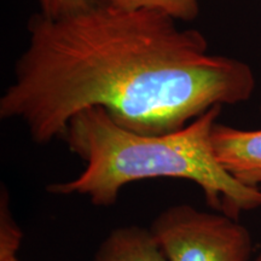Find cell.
Instances as JSON below:
<instances>
[{
  "label": "cell",
  "mask_w": 261,
  "mask_h": 261,
  "mask_svg": "<svg viewBox=\"0 0 261 261\" xmlns=\"http://www.w3.org/2000/svg\"><path fill=\"white\" fill-rule=\"evenodd\" d=\"M94 261H169L151 231L139 226L113 230L97 249Z\"/></svg>",
  "instance_id": "5"
},
{
  "label": "cell",
  "mask_w": 261,
  "mask_h": 261,
  "mask_svg": "<svg viewBox=\"0 0 261 261\" xmlns=\"http://www.w3.org/2000/svg\"><path fill=\"white\" fill-rule=\"evenodd\" d=\"M39 12L48 17H61L90 8L96 0H33Z\"/></svg>",
  "instance_id": "8"
},
{
  "label": "cell",
  "mask_w": 261,
  "mask_h": 261,
  "mask_svg": "<svg viewBox=\"0 0 261 261\" xmlns=\"http://www.w3.org/2000/svg\"><path fill=\"white\" fill-rule=\"evenodd\" d=\"M27 28L0 117L23 122L38 144L62 137L87 108H104L132 132L166 135L213 107L247 102L255 89L247 63L210 54L201 32L154 10L96 0L61 17L38 12Z\"/></svg>",
  "instance_id": "1"
},
{
  "label": "cell",
  "mask_w": 261,
  "mask_h": 261,
  "mask_svg": "<svg viewBox=\"0 0 261 261\" xmlns=\"http://www.w3.org/2000/svg\"><path fill=\"white\" fill-rule=\"evenodd\" d=\"M223 107H213L182 128L166 135H140L114 121L104 108L81 110L61 138L86 168L73 180L51 182L52 195H81L109 207L129 182L151 178L185 179L202 189L218 213L238 219L261 207V189L248 187L225 169L214 152L212 130Z\"/></svg>",
  "instance_id": "2"
},
{
  "label": "cell",
  "mask_w": 261,
  "mask_h": 261,
  "mask_svg": "<svg viewBox=\"0 0 261 261\" xmlns=\"http://www.w3.org/2000/svg\"><path fill=\"white\" fill-rule=\"evenodd\" d=\"M256 261H261V254H260V256L257 257V260H256Z\"/></svg>",
  "instance_id": "9"
},
{
  "label": "cell",
  "mask_w": 261,
  "mask_h": 261,
  "mask_svg": "<svg viewBox=\"0 0 261 261\" xmlns=\"http://www.w3.org/2000/svg\"><path fill=\"white\" fill-rule=\"evenodd\" d=\"M214 152L221 166L244 185L261 184V129H241L217 122L212 130Z\"/></svg>",
  "instance_id": "4"
},
{
  "label": "cell",
  "mask_w": 261,
  "mask_h": 261,
  "mask_svg": "<svg viewBox=\"0 0 261 261\" xmlns=\"http://www.w3.org/2000/svg\"><path fill=\"white\" fill-rule=\"evenodd\" d=\"M122 9L154 10L175 21H194L200 14V0H103Z\"/></svg>",
  "instance_id": "6"
},
{
  "label": "cell",
  "mask_w": 261,
  "mask_h": 261,
  "mask_svg": "<svg viewBox=\"0 0 261 261\" xmlns=\"http://www.w3.org/2000/svg\"><path fill=\"white\" fill-rule=\"evenodd\" d=\"M154 234L169 261H249L252 236L238 219L175 204L152 221Z\"/></svg>",
  "instance_id": "3"
},
{
  "label": "cell",
  "mask_w": 261,
  "mask_h": 261,
  "mask_svg": "<svg viewBox=\"0 0 261 261\" xmlns=\"http://www.w3.org/2000/svg\"><path fill=\"white\" fill-rule=\"evenodd\" d=\"M260 112H261V104H260Z\"/></svg>",
  "instance_id": "10"
},
{
  "label": "cell",
  "mask_w": 261,
  "mask_h": 261,
  "mask_svg": "<svg viewBox=\"0 0 261 261\" xmlns=\"http://www.w3.org/2000/svg\"><path fill=\"white\" fill-rule=\"evenodd\" d=\"M23 233L10 211L9 192L2 188L0 195V261H19L17 257Z\"/></svg>",
  "instance_id": "7"
}]
</instances>
